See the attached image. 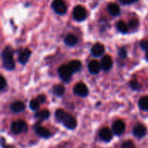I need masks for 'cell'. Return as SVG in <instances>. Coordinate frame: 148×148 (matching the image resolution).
<instances>
[{
	"instance_id": "9",
	"label": "cell",
	"mask_w": 148,
	"mask_h": 148,
	"mask_svg": "<svg viewBox=\"0 0 148 148\" xmlns=\"http://www.w3.org/2000/svg\"><path fill=\"white\" fill-rule=\"evenodd\" d=\"M125 128H126V126H125V123L122 121H116L114 124H113V127H112V130H113V133L116 135H121L124 131H125Z\"/></svg>"
},
{
	"instance_id": "32",
	"label": "cell",
	"mask_w": 148,
	"mask_h": 148,
	"mask_svg": "<svg viewBox=\"0 0 148 148\" xmlns=\"http://www.w3.org/2000/svg\"><path fill=\"white\" fill-rule=\"evenodd\" d=\"M146 59L148 61V50L147 51V54H146Z\"/></svg>"
},
{
	"instance_id": "7",
	"label": "cell",
	"mask_w": 148,
	"mask_h": 148,
	"mask_svg": "<svg viewBox=\"0 0 148 148\" xmlns=\"http://www.w3.org/2000/svg\"><path fill=\"white\" fill-rule=\"evenodd\" d=\"M74 93L80 97H85L88 95V87L84 83L79 82L75 85Z\"/></svg>"
},
{
	"instance_id": "25",
	"label": "cell",
	"mask_w": 148,
	"mask_h": 148,
	"mask_svg": "<svg viewBox=\"0 0 148 148\" xmlns=\"http://www.w3.org/2000/svg\"><path fill=\"white\" fill-rule=\"evenodd\" d=\"M130 87H131V88H132L133 90H139V89H140L141 85H140V83H139L138 81H136V80H132V81L130 82Z\"/></svg>"
},
{
	"instance_id": "5",
	"label": "cell",
	"mask_w": 148,
	"mask_h": 148,
	"mask_svg": "<svg viewBox=\"0 0 148 148\" xmlns=\"http://www.w3.org/2000/svg\"><path fill=\"white\" fill-rule=\"evenodd\" d=\"M52 8L59 15H63L67 11V6L63 0H54L52 3Z\"/></svg>"
},
{
	"instance_id": "18",
	"label": "cell",
	"mask_w": 148,
	"mask_h": 148,
	"mask_svg": "<svg viewBox=\"0 0 148 148\" xmlns=\"http://www.w3.org/2000/svg\"><path fill=\"white\" fill-rule=\"evenodd\" d=\"M71 69V71L73 73H75V72H78L81 70L82 69V63L80 61H77V60H74V61H71L69 62V64H68Z\"/></svg>"
},
{
	"instance_id": "26",
	"label": "cell",
	"mask_w": 148,
	"mask_h": 148,
	"mask_svg": "<svg viewBox=\"0 0 148 148\" xmlns=\"http://www.w3.org/2000/svg\"><path fill=\"white\" fill-rule=\"evenodd\" d=\"M121 147H122V148H134V142L132 140H127L122 144Z\"/></svg>"
},
{
	"instance_id": "4",
	"label": "cell",
	"mask_w": 148,
	"mask_h": 148,
	"mask_svg": "<svg viewBox=\"0 0 148 148\" xmlns=\"http://www.w3.org/2000/svg\"><path fill=\"white\" fill-rule=\"evenodd\" d=\"M58 74H59V76L62 79V81L68 83L71 80L73 72L71 71L69 65H62L58 69Z\"/></svg>"
},
{
	"instance_id": "24",
	"label": "cell",
	"mask_w": 148,
	"mask_h": 148,
	"mask_svg": "<svg viewBox=\"0 0 148 148\" xmlns=\"http://www.w3.org/2000/svg\"><path fill=\"white\" fill-rule=\"evenodd\" d=\"M39 106H40V102L37 99H33L29 102V108H30V109H32L34 111L37 110L39 108Z\"/></svg>"
},
{
	"instance_id": "30",
	"label": "cell",
	"mask_w": 148,
	"mask_h": 148,
	"mask_svg": "<svg viewBox=\"0 0 148 148\" xmlns=\"http://www.w3.org/2000/svg\"><path fill=\"white\" fill-rule=\"evenodd\" d=\"M123 4H130V3H133L138 0H120Z\"/></svg>"
},
{
	"instance_id": "15",
	"label": "cell",
	"mask_w": 148,
	"mask_h": 148,
	"mask_svg": "<svg viewBox=\"0 0 148 148\" xmlns=\"http://www.w3.org/2000/svg\"><path fill=\"white\" fill-rule=\"evenodd\" d=\"M133 134L137 138H143L147 134V128L143 125H137L134 127Z\"/></svg>"
},
{
	"instance_id": "31",
	"label": "cell",
	"mask_w": 148,
	"mask_h": 148,
	"mask_svg": "<svg viewBox=\"0 0 148 148\" xmlns=\"http://www.w3.org/2000/svg\"><path fill=\"white\" fill-rule=\"evenodd\" d=\"M36 99L39 101L40 103H43V102L45 101V96H44V95H39Z\"/></svg>"
},
{
	"instance_id": "3",
	"label": "cell",
	"mask_w": 148,
	"mask_h": 148,
	"mask_svg": "<svg viewBox=\"0 0 148 148\" xmlns=\"http://www.w3.org/2000/svg\"><path fill=\"white\" fill-rule=\"evenodd\" d=\"M10 130L14 134H19L22 133H25L28 130V127H27V124L24 121L16 120L11 123Z\"/></svg>"
},
{
	"instance_id": "28",
	"label": "cell",
	"mask_w": 148,
	"mask_h": 148,
	"mask_svg": "<svg viewBox=\"0 0 148 148\" xmlns=\"http://www.w3.org/2000/svg\"><path fill=\"white\" fill-rule=\"evenodd\" d=\"M138 25H139V22L137 20H132V21L129 22L128 27L131 28V29H135V28H137Z\"/></svg>"
},
{
	"instance_id": "13",
	"label": "cell",
	"mask_w": 148,
	"mask_h": 148,
	"mask_svg": "<svg viewBox=\"0 0 148 148\" xmlns=\"http://www.w3.org/2000/svg\"><path fill=\"white\" fill-rule=\"evenodd\" d=\"M10 111L14 114H18V113H21L24 110L25 108V105L23 102L22 101H14L10 104Z\"/></svg>"
},
{
	"instance_id": "23",
	"label": "cell",
	"mask_w": 148,
	"mask_h": 148,
	"mask_svg": "<svg viewBox=\"0 0 148 148\" xmlns=\"http://www.w3.org/2000/svg\"><path fill=\"white\" fill-rule=\"evenodd\" d=\"M117 29H119V31H121V33H127L128 31V26L122 21H120L117 23Z\"/></svg>"
},
{
	"instance_id": "19",
	"label": "cell",
	"mask_w": 148,
	"mask_h": 148,
	"mask_svg": "<svg viewBox=\"0 0 148 148\" xmlns=\"http://www.w3.org/2000/svg\"><path fill=\"white\" fill-rule=\"evenodd\" d=\"M64 41H65V43L67 45H69V46H74V45H75L77 43L78 39H77V37L75 36H74L72 34H69V35H68L65 37V40Z\"/></svg>"
},
{
	"instance_id": "8",
	"label": "cell",
	"mask_w": 148,
	"mask_h": 148,
	"mask_svg": "<svg viewBox=\"0 0 148 148\" xmlns=\"http://www.w3.org/2000/svg\"><path fill=\"white\" fill-rule=\"evenodd\" d=\"M34 131L36 132V134L37 135H39L40 137L44 138V139H48L51 136L50 132L46 127H44L41 125H38V124L34 125Z\"/></svg>"
},
{
	"instance_id": "12",
	"label": "cell",
	"mask_w": 148,
	"mask_h": 148,
	"mask_svg": "<svg viewBox=\"0 0 148 148\" xmlns=\"http://www.w3.org/2000/svg\"><path fill=\"white\" fill-rule=\"evenodd\" d=\"M104 52H105V47L100 42H97L95 45H93L91 49V53L94 56H101L104 54Z\"/></svg>"
},
{
	"instance_id": "27",
	"label": "cell",
	"mask_w": 148,
	"mask_h": 148,
	"mask_svg": "<svg viewBox=\"0 0 148 148\" xmlns=\"http://www.w3.org/2000/svg\"><path fill=\"white\" fill-rule=\"evenodd\" d=\"M0 78H1L0 79V81H1V82H0V89L3 92L5 89V88H6V81H5V79H4V77L3 75H1Z\"/></svg>"
},
{
	"instance_id": "22",
	"label": "cell",
	"mask_w": 148,
	"mask_h": 148,
	"mask_svg": "<svg viewBox=\"0 0 148 148\" xmlns=\"http://www.w3.org/2000/svg\"><path fill=\"white\" fill-rule=\"evenodd\" d=\"M139 107L141 110H148V96H143L139 100Z\"/></svg>"
},
{
	"instance_id": "1",
	"label": "cell",
	"mask_w": 148,
	"mask_h": 148,
	"mask_svg": "<svg viewBox=\"0 0 148 148\" xmlns=\"http://www.w3.org/2000/svg\"><path fill=\"white\" fill-rule=\"evenodd\" d=\"M56 119L61 121L63 126L69 129H74L76 125H77V122H76V120L69 114L66 113L65 111L62 110V109H57L56 111V114H55Z\"/></svg>"
},
{
	"instance_id": "10",
	"label": "cell",
	"mask_w": 148,
	"mask_h": 148,
	"mask_svg": "<svg viewBox=\"0 0 148 148\" xmlns=\"http://www.w3.org/2000/svg\"><path fill=\"white\" fill-rule=\"evenodd\" d=\"M88 71H89L91 74H93V75L98 74V73L101 71V69H102L101 64L99 62L95 61V60H93V61H91V62L88 63Z\"/></svg>"
},
{
	"instance_id": "29",
	"label": "cell",
	"mask_w": 148,
	"mask_h": 148,
	"mask_svg": "<svg viewBox=\"0 0 148 148\" xmlns=\"http://www.w3.org/2000/svg\"><path fill=\"white\" fill-rule=\"evenodd\" d=\"M119 56L121 58H126L127 57V50L125 49H121L119 51Z\"/></svg>"
},
{
	"instance_id": "2",
	"label": "cell",
	"mask_w": 148,
	"mask_h": 148,
	"mask_svg": "<svg viewBox=\"0 0 148 148\" xmlns=\"http://www.w3.org/2000/svg\"><path fill=\"white\" fill-rule=\"evenodd\" d=\"M2 61L3 66L7 70H12L15 69V62L12 56L11 49L9 47H6L2 52Z\"/></svg>"
},
{
	"instance_id": "6",
	"label": "cell",
	"mask_w": 148,
	"mask_h": 148,
	"mask_svg": "<svg viewBox=\"0 0 148 148\" xmlns=\"http://www.w3.org/2000/svg\"><path fill=\"white\" fill-rule=\"evenodd\" d=\"M73 16L76 21H82L87 17V10L81 5L76 6L73 10Z\"/></svg>"
},
{
	"instance_id": "14",
	"label": "cell",
	"mask_w": 148,
	"mask_h": 148,
	"mask_svg": "<svg viewBox=\"0 0 148 148\" xmlns=\"http://www.w3.org/2000/svg\"><path fill=\"white\" fill-rule=\"evenodd\" d=\"M101 68L104 71H108L111 69L112 66H113V60L109 56H105L102 59H101Z\"/></svg>"
},
{
	"instance_id": "16",
	"label": "cell",
	"mask_w": 148,
	"mask_h": 148,
	"mask_svg": "<svg viewBox=\"0 0 148 148\" xmlns=\"http://www.w3.org/2000/svg\"><path fill=\"white\" fill-rule=\"evenodd\" d=\"M30 55H31V52H30L29 49H25L22 50L21 53L19 54V57H18L19 62H20L22 64H25V63L28 62V60L29 59Z\"/></svg>"
},
{
	"instance_id": "11",
	"label": "cell",
	"mask_w": 148,
	"mask_h": 148,
	"mask_svg": "<svg viewBox=\"0 0 148 148\" xmlns=\"http://www.w3.org/2000/svg\"><path fill=\"white\" fill-rule=\"evenodd\" d=\"M99 134H100V138L105 142H108L113 139V132L108 127H103L100 131Z\"/></svg>"
},
{
	"instance_id": "20",
	"label": "cell",
	"mask_w": 148,
	"mask_h": 148,
	"mask_svg": "<svg viewBox=\"0 0 148 148\" xmlns=\"http://www.w3.org/2000/svg\"><path fill=\"white\" fill-rule=\"evenodd\" d=\"M49 115H50L49 111H48V110L45 109V110H42V111H40V112L36 113L35 117H36V119L40 120V121H44V120H47V119L49 117Z\"/></svg>"
},
{
	"instance_id": "17",
	"label": "cell",
	"mask_w": 148,
	"mask_h": 148,
	"mask_svg": "<svg viewBox=\"0 0 148 148\" xmlns=\"http://www.w3.org/2000/svg\"><path fill=\"white\" fill-rule=\"evenodd\" d=\"M108 12L112 15V16H118L120 14V7L117 3H111L108 4Z\"/></svg>"
},
{
	"instance_id": "21",
	"label": "cell",
	"mask_w": 148,
	"mask_h": 148,
	"mask_svg": "<svg viewBox=\"0 0 148 148\" xmlns=\"http://www.w3.org/2000/svg\"><path fill=\"white\" fill-rule=\"evenodd\" d=\"M65 93V88L62 85H56L53 88V94L56 96H62Z\"/></svg>"
}]
</instances>
